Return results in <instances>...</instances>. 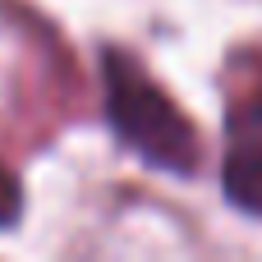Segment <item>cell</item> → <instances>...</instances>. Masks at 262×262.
I'll return each instance as SVG.
<instances>
[{
  "label": "cell",
  "mask_w": 262,
  "mask_h": 262,
  "mask_svg": "<svg viewBox=\"0 0 262 262\" xmlns=\"http://www.w3.org/2000/svg\"><path fill=\"white\" fill-rule=\"evenodd\" d=\"M101 88H106V120L129 152H138L147 166L170 170V175H193L203 166L198 129L170 101V92L138 64V55L106 46L101 51Z\"/></svg>",
  "instance_id": "cell-1"
},
{
  "label": "cell",
  "mask_w": 262,
  "mask_h": 262,
  "mask_svg": "<svg viewBox=\"0 0 262 262\" xmlns=\"http://www.w3.org/2000/svg\"><path fill=\"white\" fill-rule=\"evenodd\" d=\"M221 189L230 207H239L244 216H262V88L239 97L226 115Z\"/></svg>",
  "instance_id": "cell-2"
},
{
  "label": "cell",
  "mask_w": 262,
  "mask_h": 262,
  "mask_svg": "<svg viewBox=\"0 0 262 262\" xmlns=\"http://www.w3.org/2000/svg\"><path fill=\"white\" fill-rule=\"evenodd\" d=\"M18 212H23V189H18L14 170L0 166V230H9L18 221Z\"/></svg>",
  "instance_id": "cell-3"
}]
</instances>
